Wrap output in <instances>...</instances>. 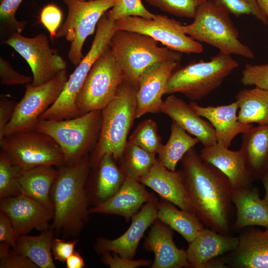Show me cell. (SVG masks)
Returning <instances> with one entry per match:
<instances>
[{
  "label": "cell",
  "instance_id": "obj_26",
  "mask_svg": "<svg viewBox=\"0 0 268 268\" xmlns=\"http://www.w3.org/2000/svg\"><path fill=\"white\" fill-rule=\"evenodd\" d=\"M231 199L236 209L233 231L250 226L268 228V204L257 187L232 189Z\"/></svg>",
  "mask_w": 268,
  "mask_h": 268
},
{
  "label": "cell",
  "instance_id": "obj_51",
  "mask_svg": "<svg viewBox=\"0 0 268 268\" xmlns=\"http://www.w3.org/2000/svg\"><path fill=\"white\" fill-rule=\"evenodd\" d=\"M257 1L263 11L268 17V0H257Z\"/></svg>",
  "mask_w": 268,
  "mask_h": 268
},
{
  "label": "cell",
  "instance_id": "obj_46",
  "mask_svg": "<svg viewBox=\"0 0 268 268\" xmlns=\"http://www.w3.org/2000/svg\"><path fill=\"white\" fill-rule=\"evenodd\" d=\"M78 240L66 241L54 238L52 244V252L56 260L64 263L74 251V247Z\"/></svg>",
  "mask_w": 268,
  "mask_h": 268
},
{
  "label": "cell",
  "instance_id": "obj_32",
  "mask_svg": "<svg viewBox=\"0 0 268 268\" xmlns=\"http://www.w3.org/2000/svg\"><path fill=\"white\" fill-rule=\"evenodd\" d=\"M54 230L49 229L37 236L26 234L19 236L13 249L40 268H55L52 252Z\"/></svg>",
  "mask_w": 268,
  "mask_h": 268
},
{
  "label": "cell",
  "instance_id": "obj_21",
  "mask_svg": "<svg viewBox=\"0 0 268 268\" xmlns=\"http://www.w3.org/2000/svg\"><path fill=\"white\" fill-rule=\"evenodd\" d=\"M138 180L127 177L117 193L110 198L89 209L90 213L122 216L129 220L147 202L157 198Z\"/></svg>",
  "mask_w": 268,
  "mask_h": 268
},
{
  "label": "cell",
  "instance_id": "obj_40",
  "mask_svg": "<svg viewBox=\"0 0 268 268\" xmlns=\"http://www.w3.org/2000/svg\"><path fill=\"white\" fill-rule=\"evenodd\" d=\"M242 83L268 90V64L245 65L242 72Z\"/></svg>",
  "mask_w": 268,
  "mask_h": 268
},
{
  "label": "cell",
  "instance_id": "obj_36",
  "mask_svg": "<svg viewBox=\"0 0 268 268\" xmlns=\"http://www.w3.org/2000/svg\"><path fill=\"white\" fill-rule=\"evenodd\" d=\"M19 172L7 155L0 151V200L21 194Z\"/></svg>",
  "mask_w": 268,
  "mask_h": 268
},
{
  "label": "cell",
  "instance_id": "obj_4",
  "mask_svg": "<svg viewBox=\"0 0 268 268\" xmlns=\"http://www.w3.org/2000/svg\"><path fill=\"white\" fill-rule=\"evenodd\" d=\"M110 48L120 67L125 80L137 87L142 73L151 65L164 61L180 62L182 54L165 47L140 33L116 30Z\"/></svg>",
  "mask_w": 268,
  "mask_h": 268
},
{
  "label": "cell",
  "instance_id": "obj_52",
  "mask_svg": "<svg viewBox=\"0 0 268 268\" xmlns=\"http://www.w3.org/2000/svg\"><path fill=\"white\" fill-rule=\"evenodd\" d=\"M1 0H0V1H1Z\"/></svg>",
  "mask_w": 268,
  "mask_h": 268
},
{
  "label": "cell",
  "instance_id": "obj_5",
  "mask_svg": "<svg viewBox=\"0 0 268 268\" xmlns=\"http://www.w3.org/2000/svg\"><path fill=\"white\" fill-rule=\"evenodd\" d=\"M230 14L214 0H207L198 8L193 21L183 25L182 29L193 39L214 47L221 53L254 59L251 49L239 39Z\"/></svg>",
  "mask_w": 268,
  "mask_h": 268
},
{
  "label": "cell",
  "instance_id": "obj_41",
  "mask_svg": "<svg viewBox=\"0 0 268 268\" xmlns=\"http://www.w3.org/2000/svg\"><path fill=\"white\" fill-rule=\"evenodd\" d=\"M62 19V11L54 3L45 5L41 10L40 14V22L49 32L52 40L56 38Z\"/></svg>",
  "mask_w": 268,
  "mask_h": 268
},
{
  "label": "cell",
  "instance_id": "obj_30",
  "mask_svg": "<svg viewBox=\"0 0 268 268\" xmlns=\"http://www.w3.org/2000/svg\"><path fill=\"white\" fill-rule=\"evenodd\" d=\"M157 218L179 233L188 244L205 227L195 213L179 209L163 199L158 202Z\"/></svg>",
  "mask_w": 268,
  "mask_h": 268
},
{
  "label": "cell",
  "instance_id": "obj_15",
  "mask_svg": "<svg viewBox=\"0 0 268 268\" xmlns=\"http://www.w3.org/2000/svg\"><path fill=\"white\" fill-rule=\"evenodd\" d=\"M0 211L10 218L17 238L33 229H50L54 209L23 194L0 199Z\"/></svg>",
  "mask_w": 268,
  "mask_h": 268
},
{
  "label": "cell",
  "instance_id": "obj_44",
  "mask_svg": "<svg viewBox=\"0 0 268 268\" xmlns=\"http://www.w3.org/2000/svg\"><path fill=\"white\" fill-rule=\"evenodd\" d=\"M0 80L7 85L27 84L32 83L33 77L19 73L3 58H0Z\"/></svg>",
  "mask_w": 268,
  "mask_h": 268
},
{
  "label": "cell",
  "instance_id": "obj_7",
  "mask_svg": "<svg viewBox=\"0 0 268 268\" xmlns=\"http://www.w3.org/2000/svg\"><path fill=\"white\" fill-rule=\"evenodd\" d=\"M102 123L101 110L62 120H39L34 130L47 134L61 148L66 164H73L95 148Z\"/></svg>",
  "mask_w": 268,
  "mask_h": 268
},
{
  "label": "cell",
  "instance_id": "obj_24",
  "mask_svg": "<svg viewBox=\"0 0 268 268\" xmlns=\"http://www.w3.org/2000/svg\"><path fill=\"white\" fill-rule=\"evenodd\" d=\"M160 112L169 116L187 133L197 138L203 146L217 142L214 129L199 116L190 104L170 94L162 103Z\"/></svg>",
  "mask_w": 268,
  "mask_h": 268
},
{
  "label": "cell",
  "instance_id": "obj_28",
  "mask_svg": "<svg viewBox=\"0 0 268 268\" xmlns=\"http://www.w3.org/2000/svg\"><path fill=\"white\" fill-rule=\"evenodd\" d=\"M54 167L41 166L19 171L21 194L53 208L51 192L59 174Z\"/></svg>",
  "mask_w": 268,
  "mask_h": 268
},
{
  "label": "cell",
  "instance_id": "obj_14",
  "mask_svg": "<svg viewBox=\"0 0 268 268\" xmlns=\"http://www.w3.org/2000/svg\"><path fill=\"white\" fill-rule=\"evenodd\" d=\"M4 43L12 47L28 63L33 74L31 83L33 85L47 83L66 69L67 63L50 47L47 36L44 34L27 37L14 32Z\"/></svg>",
  "mask_w": 268,
  "mask_h": 268
},
{
  "label": "cell",
  "instance_id": "obj_48",
  "mask_svg": "<svg viewBox=\"0 0 268 268\" xmlns=\"http://www.w3.org/2000/svg\"><path fill=\"white\" fill-rule=\"evenodd\" d=\"M16 103L12 100L1 97L0 100V140L4 136V132L13 115Z\"/></svg>",
  "mask_w": 268,
  "mask_h": 268
},
{
  "label": "cell",
  "instance_id": "obj_9",
  "mask_svg": "<svg viewBox=\"0 0 268 268\" xmlns=\"http://www.w3.org/2000/svg\"><path fill=\"white\" fill-rule=\"evenodd\" d=\"M0 146L19 172L41 166L61 167L66 164L57 142L35 130L6 135L0 140Z\"/></svg>",
  "mask_w": 268,
  "mask_h": 268
},
{
  "label": "cell",
  "instance_id": "obj_3",
  "mask_svg": "<svg viewBox=\"0 0 268 268\" xmlns=\"http://www.w3.org/2000/svg\"><path fill=\"white\" fill-rule=\"evenodd\" d=\"M137 89L125 80L114 98L101 111L98 140L89 157L91 168L95 169L106 154L112 155L117 162L121 157L135 119Z\"/></svg>",
  "mask_w": 268,
  "mask_h": 268
},
{
  "label": "cell",
  "instance_id": "obj_37",
  "mask_svg": "<svg viewBox=\"0 0 268 268\" xmlns=\"http://www.w3.org/2000/svg\"><path fill=\"white\" fill-rule=\"evenodd\" d=\"M161 10L180 17L194 18L198 8L207 0H145Z\"/></svg>",
  "mask_w": 268,
  "mask_h": 268
},
{
  "label": "cell",
  "instance_id": "obj_6",
  "mask_svg": "<svg viewBox=\"0 0 268 268\" xmlns=\"http://www.w3.org/2000/svg\"><path fill=\"white\" fill-rule=\"evenodd\" d=\"M239 66L231 55L220 52L207 61L178 66L168 80L165 94L180 93L191 100H201L219 87Z\"/></svg>",
  "mask_w": 268,
  "mask_h": 268
},
{
  "label": "cell",
  "instance_id": "obj_50",
  "mask_svg": "<svg viewBox=\"0 0 268 268\" xmlns=\"http://www.w3.org/2000/svg\"><path fill=\"white\" fill-rule=\"evenodd\" d=\"M261 181L263 185L265 191L264 199L268 204V175L265 176Z\"/></svg>",
  "mask_w": 268,
  "mask_h": 268
},
{
  "label": "cell",
  "instance_id": "obj_31",
  "mask_svg": "<svg viewBox=\"0 0 268 268\" xmlns=\"http://www.w3.org/2000/svg\"><path fill=\"white\" fill-rule=\"evenodd\" d=\"M238 118L245 125L268 126V90L256 87L240 90L235 96Z\"/></svg>",
  "mask_w": 268,
  "mask_h": 268
},
{
  "label": "cell",
  "instance_id": "obj_43",
  "mask_svg": "<svg viewBox=\"0 0 268 268\" xmlns=\"http://www.w3.org/2000/svg\"><path fill=\"white\" fill-rule=\"evenodd\" d=\"M102 255L103 263L110 268H137L150 267L152 261L146 259L134 260L125 258L111 253H106Z\"/></svg>",
  "mask_w": 268,
  "mask_h": 268
},
{
  "label": "cell",
  "instance_id": "obj_39",
  "mask_svg": "<svg viewBox=\"0 0 268 268\" xmlns=\"http://www.w3.org/2000/svg\"><path fill=\"white\" fill-rule=\"evenodd\" d=\"M214 0L237 17L251 15L264 24H268V17L260 7L257 0Z\"/></svg>",
  "mask_w": 268,
  "mask_h": 268
},
{
  "label": "cell",
  "instance_id": "obj_17",
  "mask_svg": "<svg viewBox=\"0 0 268 268\" xmlns=\"http://www.w3.org/2000/svg\"><path fill=\"white\" fill-rule=\"evenodd\" d=\"M179 63L174 61L157 62L142 73L136 93L135 119L148 113L160 112L167 82Z\"/></svg>",
  "mask_w": 268,
  "mask_h": 268
},
{
  "label": "cell",
  "instance_id": "obj_33",
  "mask_svg": "<svg viewBox=\"0 0 268 268\" xmlns=\"http://www.w3.org/2000/svg\"><path fill=\"white\" fill-rule=\"evenodd\" d=\"M199 142L197 138L172 121L170 137L157 153L158 159L168 170L175 171L186 153Z\"/></svg>",
  "mask_w": 268,
  "mask_h": 268
},
{
  "label": "cell",
  "instance_id": "obj_11",
  "mask_svg": "<svg viewBox=\"0 0 268 268\" xmlns=\"http://www.w3.org/2000/svg\"><path fill=\"white\" fill-rule=\"evenodd\" d=\"M124 75L110 47L91 68L76 99L79 116L102 111L114 98Z\"/></svg>",
  "mask_w": 268,
  "mask_h": 268
},
{
  "label": "cell",
  "instance_id": "obj_16",
  "mask_svg": "<svg viewBox=\"0 0 268 268\" xmlns=\"http://www.w3.org/2000/svg\"><path fill=\"white\" fill-rule=\"evenodd\" d=\"M157 198L145 203L132 218L128 229L120 236L109 239L98 238L94 249L98 254L114 253L120 256L134 259L139 243L145 231L157 219Z\"/></svg>",
  "mask_w": 268,
  "mask_h": 268
},
{
  "label": "cell",
  "instance_id": "obj_47",
  "mask_svg": "<svg viewBox=\"0 0 268 268\" xmlns=\"http://www.w3.org/2000/svg\"><path fill=\"white\" fill-rule=\"evenodd\" d=\"M17 237L12 223L8 216L0 211V242H5L14 249Z\"/></svg>",
  "mask_w": 268,
  "mask_h": 268
},
{
  "label": "cell",
  "instance_id": "obj_8",
  "mask_svg": "<svg viewBox=\"0 0 268 268\" xmlns=\"http://www.w3.org/2000/svg\"><path fill=\"white\" fill-rule=\"evenodd\" d=\"M116 30L115 21L105 13L97 24L89 51L68 78L56 101L40 116L39 120H62L79 116L76 104L78 95L94 63L110 47Z\"/></svg>",
  "mask_w": 268,
  "mask_h": 268
},
{
  "label": "cell",
  "instance_id": "obj_38",
  "mask_svg": "<svg viewBox=\"0 0 268 268\" xmlns=\"http://www.w3.org/2000/svg\"><path fill=\"white\" fill-rule=\"evenodd\" d=\"M106 14L110 19L114 21L129 16H137L149 19L155 16V14L144 6L141 0H116Z\"/></svg>",
  "mask_w": 268,
  "mask_h": 268
},
{
  "label": "cell",
  "instance_id": "obj_27",
  "mask_svg": "<svg viewBox=\"0 0 268 268\" xmlns=\"http://www.w3.org/2000/svg\"><path fill=\"white\" fill-rule=\"evenodd\" d=\"M240 149L253 180H261L268 175V126H253L241 134Z\"/></svg>",
  "mask_w": 268,
  "mask_h": 268
},
{
  "label": "cell",
  "instance_id": "obj_2",
  "mask_svg": "<svg viewBox=\"0 0 268 268\" xmlns=\"http://www.w3.org/2000/svg\"><path fill=\"white\" fill-rule=\"evenodd\" d=\"M90 168L88 155L73 164L61 166L51 192L53 230L74 236L88 221L90 197L85 186Z\"/></svg>",
  "mask_w": 268,
  "mask_h": 268
},
{
  "label": "cell",
  "instance_id": "obj_20",
  "mask_svg": "<svg viewBox=\"0 0 268 268\" xmlns=\"http://www.w3.org/2000/svg\"><path fill=\"white\" fill-rule=\"evenodd\" d=\"M173 231L158 219L151 225L144 242L145 250L154 254L150 268H190L186 250L175 243Z\"/></svg>",
  "mask_w": 268,
  "mask_h": 268
},
{
  "label": "cell",
  "instance_id": "obj_13",
  "mask_svg": "<svg viewBox=\"0 0 268 268\" xmlns=\"http://www.w3.org/2000/svg\"><path fill=\"white\" fill-rule=\"evenodd\" d=\"M117 30L134 31L146 35L169 49L182 54H200L201 44L186 34L183 24L166 15L155 14L153 18L129 16L115 21Z\"/></svg>",
  "mask_w": 268,
  "mask_h": 268
},
{
  "label": "cell",
  "instance_id": "obj_23",
  "mask_svg": "<svg viewBox=\"0 0 268 268\" xmlns=\"http://www.w3.org/2000/svg\"><path fill=\"white\" fill-rule=\"evenodd\" d=\"M199 154L203 161L215 166L227 177L232 189L253 186L254 181L249 174L245 155L240 149L232 150L216 142L203 146Z\"/></svg>",
  "mask_w": 268,
  "mask_h": 268
},
{
  "label": "cell",
  "instance_id": "obj_34",
  "mask_svg": "<svg viewBox=\"0 0 268 268\" xmlns=\"http://www.w3.org/2000/svg\"><path fill=\"white\" fill-rule=\"evenodd\" d=\"M157 159L156 154L128 141L117 162L127 177L138 180L148 172Z\"/></svg>",
  "mask_w": 268,
  "mask_h": 268
},
{
  "label": "cell",
  "instance_id": "obj_18",
  "mask_svg": "<svg viewBox=\"0 0 268 268\" xmlns=\"http://www.w3.org/2000/svg\"><path fill=\"white\" fill-rule=\"evenodd\" d=\"M241 231L237 248L223 256L226 267L268 268V228L250 226Z\"/></svg>",
  "mask_w": 268,
  "mask_h": 268
},
{
  "label": "cell",
  "instance_id": "obj_22",
  "mask_svg": "<svg viewBox=\"0 0 268 268\" xmlns=\"http://www.w3.org/2000/svg\"><path fill=\"white\" fill-rule=\"evenodd\" d=\"M238 243V237L205 227L189 244L186 250L190 268H210L214 260L233 251Z\"/></svg>",
  "mask_w": 268,
  "mask_h": 268
},
{
  "label": "cell",
  "instance_id": "obj_49",
  "mask_svg": "<svg viewBox=\"0 0 268 268\" xmlns=\"http://www.w3.org/2000/svg\"><path fill=\"white\" fill-rule=\"evenodd\" d=\"M66 262L67 268H83L85 267L82 257L75 250L67 259Z\"/></svg>",
  "mask_w": 268,
  "mask_h": 268
},
{
  "label": "cell",
  "instance_id": "obj_19",
  "mask_svg": "<svg viewBox=\"0 0 268 268\" xmlns=\"http://www.w3.org/2000/svg\"><path fill=\"white\" fill-rule=\"evenodd\" d=\"M138 181L156 192L162 199L181 209L194 213L182 169L169 170L157 158L148 172Z\"/></svg>",
  "mask_w": 268,
  "mask_h": 268
},
{
  "label": "cell",
  "instance_id": "obj_10",
  "mask_svg": "<svg viewBox=\"0 0 268 268\" xmlns=\"http://www.w3.org/2000/svg\"><path fill=\"white\" fill-rule=\"evenodd\" d=\"M116 0H63L67 7L66 19L58 30L56 38L70 43L68 58L75 66L82 60V48L87 38L94 33L102 17Z\"/></svg>",
  "mask_w": 268,
  "mask_h": 268
},
{
  "label": "cell",
  "instance_id": "obj_25",
  "mask_svg": "<svg viewBox=\"0 0 268 268\" xmlns=\"http://www.w3.org/2000/svg\"><path fill=\"white\" fill-rule=\"evenodd\" d=\"M196 112L207 120L214 129L217 142L229 147L233 139L253 126L239 122V109L235 101L227 105L201 106L195 101L190 103Z\"/></svg>",
  "mask_w": 268,
  "mask_h": 268
},
{
  "label": "cell",
  "instance_id": "obj_1",
  "mask_svg": "<svg viewBox=\"0 0 268 268\" xmlns=\"http://www.w3.org/2000/svg\"><path fill=\"white\" fill-rule=\"evenodd\" d=\"M181 162L194 213L206 227L221 234H231L232 188L227 177L203 161L195 147L186 153Z\"/></svg>",
  "mask_w": 268,
  "mask_h": 268
},
{
  "label": "cell",
  "instance_id": "obj_12",
  "mask_svg": "<svg viewBox=\"0 0 268 268\" xmlns=\"http://www.w3.org/2000/svg\"><path fill=\"white\" fill-rule=\"evenodd\" d=\"M66 69L44 84H26L24 95L16 103L4 136L17 132L34 130L40 116L49 108L61 94L68 79Z\"/></svg>",
  "mask_w": 268,
  "mask_h": 268
},
{
  "label": "cell",
  "instance_id": "obj_35",
  "mask_svg": "<svg viewBox=\"0 0 268 268\" xmlns=\"http://www.w3.org/2000/svg\"><path fill=\"white\" fill-rule=\"evenodd\" d=\"M128 141L155 154L158 153L163 145L157 125L152 119L145 120L140 123Z\"/></svg>",
  "mask_w": 268,
  "mask_h": 268
},
{
  "label": "cell",
  "instance_id": "obj_45",
  "mask_svg": "<svg viewBox=\"0 0 268 268\" xmlns=\"http://www.w3.org/2000/svg\"><path fill=\"white\" fill-rule=\"evenodd\" d=\"M13 249V248H12ZM0 268H38V266L24 255L13 249L0 258Z\"/></svg>",
  "mask_w": 268,
  "mask_h": 268
},
{
  "label": "cell",
  "instance_id": "obj_29",
  "mask_svg": "<svg viewBox=\"0 0 268 268\" xmlns=\"http://www.w3.org/2000/svg\"><path fill=\"white\" fill-rule=\"evenodd\" d=\"M112 155L105 154L96 167L92 188V198L95 205L107 200L119 190L126 176Z\"/></svg>",
  "mask_w": 268,
  "mask_h": 268
},
{
  "label": "cell",
  "instance_id": "obj_42",
  "mask_svg": "<svg viewBox=\"0 0 268 268\" xmlns=\"http://www.w3.org/2000/svg\"><path fill=\"white\" fill-rule=\"evenodd\" d=\"M23 0H1L0 4V19L15 32L21 33L26 25V21H18L15 13Z\"/></svg>",
  "mask_w": 268,
  "mask_h": 268
}]
</instances>
